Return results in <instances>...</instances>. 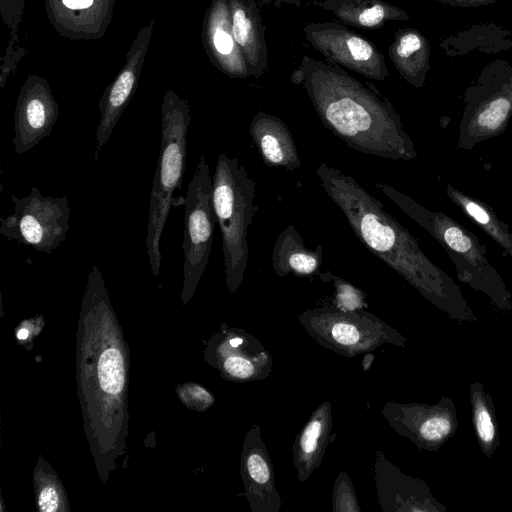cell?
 Returning <instances> with one entry per match:
<instances>
[{
    "label": "cell",
    "instance_id": "obj_30",
    "mask_svg": "<svg viewBox=\"0 0 512 512\" xmlns=\"http://www.w3.org/2000/svg\"><path fill=\"white\" fill-rule=\"evenodd\" d=\"M24 54V49L20 44L8 43L5 55L1 57L0 87L2 89L5 87L7 78L15 70Z\"/></svg>",
    "mask_w": 512,
    "mask_h": 512
},
{
    "label": "cell",
    "instance_id": "obj_7",
    "mask_svg": "<svg viewBox=\"0 0 512 512\" xmlns=\"http://www.w3.org/2000/svg\"><path fill=\"white\" fill-rule=\"evenodd\" d=\"M299 320L318 343L345 356L370 352L388 342L406 345L396 329L363 310L321 307L303 312Z\"/></svg>",
    "mask_w": 512,
    "mask_h": 512
},
{
    "label": "cell",
    "instance_id": "obj_10",
    "mask_svg": "<svg viewBox=\"0 0 512 512\" xmlns=\"http://www.w3.org/2000/svg\"><path fill=\"white\" fill-rule=\"evenodd\" d=\"M304 33L311 46L330 63L377 81L388 77L387 64L377 47L342 24L310 23L304 27Z\"/></svg>",
    "mask_w": 512,
    "mask_h": 512
},
{
    "label": "cell",
    "instance_id": "obj_22",
    "mask_svg": "<svg viewBox=\"0 0 512 512\" xmlns=\"http://www.w3.org/2000/svg\"><path fill=\"white\" fill-rule=\"evenodd\" d=\"M331 427V404L322 403L311 415L293 446L298 479L305 481L319 467Z\"/></svg>",
    "mask_w": 512,
    "mask_h": 512
},
{
    "label": "cell",
    "instance_id": "obj_6",
    "mask_svg": "<svg viewBox=\"0 0 512 512\" xmlns=\"http://www.w3.org/2000/svg\"><path fill=\"white\" fill-rule=\"evenodd\" d=\"M457 147L471 150L502 134L512 118V64L495 60L487 65L464 94Z\"/></svg>",
    "mask_w": 512,
    "mask_h": 512
},
{
    "label": "cell",
    "instance_id": "obj_1",
    "mask_svg": "<svg viewBox=\"0 0 512 512\" xmlns=\"http://www.w3.org/2000/svg\"><path fill=\"white\" fill-rule=\"evenodd\" d=\"M320 185L342 211L356 237L425 299L451 320L475 323L478 317L455 281L429 259L414 236L393 218L383 204L352 176L320 162Z\"/></svg>",
    "mask_w": 512,
    "mask_h": 512
},
{
    "label": "cell",
    "instance_id": "obj_3",
    "mask_svg": "<svg viewBox=\"0 0 512 512\" xmlns=\"http://www.w3.org/2000/svg\"><path fill=\"white\" fill-rule=\"evenodd\" d=\"M376 187L442 246L460 282L485 294L500 313L512 312V294L488 260L486 246L474 233L445 213L427 209L389 184L378 182Z\"/></svg>",
    "mask_w": 512,
    "mask_h": 512
},
{
    "label": "cell",
    "instance_id": "obj_34",
    "mask_svg": "<svg viewBox=\"0 0 512 512\" xmlns=\"http://www.w3.org/2000/svg\"><path fill=\"white\" fill-rule=\"evenodd\" d=\"M273 1H277V2H281V3H286V4H291V5H295V6H300L302 0H273Z\"/></svg>",
    "mask_w": 512,
    "mask_h": 512
},
{
    "label": "cell",
    "instance_id": "obj_27",
    "mask_svg": "<svg viewBox=\"0 0 512 512\" xmlns=\"http://www.w3.org/2000/svg\"><path fill=\"white\" fill-rule=\"evenodd\" d=\"M25 0H0V15L10 30L9 42L19 44V28L23 20Z\"/></svg>",
    "mask_w": 512,
    "mask_h": 512
},
{
    "label": "cell",
    "instance_id": "obj_17",
    "mask_svg": "<svg viewBox=\"0 0 512 512\" xmlns=\"http://www.w3.org/2000/svg\"><path fill=\"white\" fill-rule=\"evenodd\" d=\"M243 448L242 475L252 511L278 512L281 498L276 489L269 453L258 426L249 430Z\"/></svg>",
    "mask_w": 512,
    "mask_h": 512
},
{
    "label": "cell",
    "instance_id": "obj_14",
    "mask_svg": "<svg viewBox=\"0 0 512 512\" xmlns=\"http://www.w3.org/2000/svg\"><path fill=\"white\" fill-rule=\"evenodd\" d=\"M47 17L62 37L101 39L110 25L116 0H44Z\"/></svg>",
    "mask_w": 512,
    "mask_h": 512
},
{
    "label": "cell",
    "instance_id": "obj_9",
    "mask_svg": "<svg viewBox=\"0 0 512 512\" xmlns=\"http://www.w3.org/2000/svg\"><path fill=\"white\" fill-rule=\"evenodd\" d=\"M212 176L206 157L199 159L184 199V291H194L209 261L216 217Z\"/></svg>",
    "mask_w": 512,
    "mask_h": 512
},
{
    "label": "cell",
    "instance_id": "obj_11",
    "mask_svg": "<svg viewBox=\"0 0 512 512\" xmlns=\"http://www.w3.org/2000/svg\"><path fill=\"white\" fill-rule=\"evenodd\" d=\"M383 415L398 434L429 452L440 450L459 425L455 403L448 397L435 404L388 402Z\"/></svg>",
    "mask_w": 512,
    "mask_h": 512
},
{
    "label": "cell",
    "instance_id": "obj_31",
    "mask_svg": "<svg viewBox=\"0 0 512 512\" xmlns=\"http://www.w3.org/2000/svg\"><path fill=\"white\" fill-rule=\"evenodd\" d=\"M39 508L44 512H53L58 508V495L53 487H45L39 495Z\"/></svg>",
    "mask_w": 512,
    "mask_h": 512
},
{
    "label": "cell",
    "instance_id": "obj_8",
    "mask_svg": "<svg viewBox=\"0 0 512 512\" xmlns=\"http://www.w3.org/2000/svg\"><path fill=\"white\" fill-rule=\"evenodd\" d=\"M11 199L14 211L1 218V235L47 254L65 241L71 211L67 196H44L33 187L29 195Z\"/></svg>",
    "mask_w": 512,
    "mask_h": 512
},
{
    "label": "cell",
    "instance_id": "obj_26",
    "mask_svg": "<svg viewBox=\"0 0 512 512\" xmlns=\"http://www.w3.org/2000/svg\"><path fill=\"white\" fill-rule=\"evenodd\" d=\"M98 376L101 388L109 394L119 393L124 384V366L121 353L116 348L105 350L99 359Z\"/></svg>",
    "mask_w": 512,
    "mask_h": 512
},
{
    "label": "cell",
    "instance_id": "obj_20",
    "mask_svg": "<svg viewBox=\"0 0 512 512\" xmlns=\"http://www.w3.org/2000/svg\"><path fill=\"white\" fill-rule=\"evenodd\" d=\"M388 52L394 67L408 84L415 88L425 85L431 49L421 32L414 28L398 30Z\"/></svg>",
    "mask_w": 512,
    "mask_h": 512
},
{
    "label": "cell",
    "instance_id": "obj_18",
    "mask_svg": "<svg viewBox=\"0 0 512 512\" xmlns=\"http://www.w3.org/2000/svg\"><path fill=\"white\" fill-rule=\"evenodd\" d=\"M232 32L251 76L261 77L268 66V50L260 9L255 0H228Z\"/></svg>",
    "mask_w": 512,
    "mask_h": 512
},
{
    "label": "cell",
    "instance_id": "obj_29",
    "mask_svg": "<svg viewBox=\"0 0 512 512\" xmlns=\"http://www.w3.org/2000/svg\"><path fill=\"white\" fill-rule=\"evenodd\" d=\"M334 511H360L346 473L339 474L334 489Z\"/></svg>",
    "mask_w": 512,
    "mask_h": 512
},
{
    "label": "cell",
    "instance_id": "obj_35",
    "mask_svg": "<svg viewBox=\"0 0 512 512\" xmlns=\"http://www.w3.org/2000/svg\"><path fill=\"white\" fill-rule=\"evenodd\" d=\"M17 337L20 340H24L28 337V331L24 328L20 329L17 333Z\"/></svg>",
    "mask_w": 512,
    "mask_h": 512
},
{
    "label": "cell",
    "instance_id": "obj_12",
    "mask_svg": "<svg viewBox=\"0 0 512 512\" xmlns=\"http://www.w3.org/2000/svg\"><path fill=\"white\" fill-rule=\"evenodd\" d=\"M154 27L155 21L151 20L138 31L126 54L123 67L99 100L100 120L96 129L95 160H98L102 148L137 90Z\"/></svg>",
    "mask_w": 512,
    "mask_h": 512
},
{
    "label": "cell",
    "instance_id": "obj_23",
    "mask_svg": "<svg viewBox=\"0 0 512 512\" xmlns=\"http://www.w3.org/2000/svg\"><path fill=\"white\" fill-rule=\"evenodd\" d=\"M322 8L342 23L367 29H378L388 21L409 20L403 9L384 0H323Z\"/></svg>",
    "mask_w": 512,
    "mask_h": 512
},
{
    "label": "cell",
    "instance_id": "obj_15",
    "mask_svg": "<svg viewBox=\"0 0 512 512\" xmlns=\"http://www.w3.org/2000/svg\"><path fill=\"white\" fill-rule=\"evenodd\" d=\"M375 477L378 498L384 511H447L433 496L426 481L402 473L381 453L376 457Z\"/></svg>",
    "mask_w": 512,
    "mask_h": 512
},
{
    "label": "cell",
    "instance_id": "obj_19",
    "mask_svg": "<svg viewBox=\"0 0 512 512\" xmlns=\"http://www.w3.org/2000/svg\"><path fill=\"white\" fill-rule=\"evenodd\" d=\"M249 133L262 161L270 167L294 171L301 166L294 138L287 125L277 116L257 112Z\"/></svg>",
    "mask_w": 512,
    "mask_h": 512
},
{
    "label": "cell",
    "instance_id": "obj_13",
    "mask_svg": "<svg viewBox=\"0 0 512 512\" xmlns=\"http://www.w3.org/2000/svg\"><path fill=\"white\" fill-rule=\"evenodd\" d=\"M59 106L49 82L29 74L20 88L14 111V150L21 155L49 136L56 124Z\"/></svg>",
    "mask_w": 512,
    "mask_h": 512
},
{
    "label": "cell",
    "instance_id": "obj_5",
    "mask_svg": "<svg viewBox=\"0 0 512 512\" xmlns=\"http://www.w3.org/2000/svg\"><path fill=\"white\" fill-rule=\"evenodd\" d=\"M160 153L150 195L147 236L150 267L160 273V239L168 219L173 193L180 189L187 157V133L192 116L187 100L167 90L161 106Z\"/></svg>",
    "mask_w": 512,
    "mask_h": 512
},
{
    "label": "cell",
    "instance_id": "obj_21",
    "mask_svg": "<svg viewBox=\"0 0 512 512\" xmlns=\"http://www.w3.org/2000/svg\"><path fill=\"white\" fill-rule=\"evenodd\" d=\"M271 260L274 272L280 277L288 274L311 276L320 269L323 248L321 245L316 249L307 248L295 226L289 225L276 239Z\"/></svg>",
    "mask_w": 512,
    "mask_h": 512
},
{
    "label": "cell",
    "instance_id": "obj_2",
    "mask_svg": "<svg viewBox=\"0 0 512 512\" xmlns=\"http://www.w3.org/2000/svg\"><path fill=\"white\" fill-rule=\"evenodd\" d=\"M291 81L303 87L324 127L349 148L391 160L417 157L400 115L374 85L309 56L302 57Z\"/></svg>",
    "mask_w": 512,
    "mask_h": 512
},
{
    "label": "cell",
    "instance_id": "obj_28",
    "mask_svg": "<svg viewBox=\"0 0 512 512\" xmlns=\"http://www.w3.org/2000/svg\"><path fill=\"white\" fill-rule=\"evenodd\" d=\"M336 288L337 308L342 310H361L364 306L365 294L351 286L343 279L330 275Z\"/></svg>",
    "mask_w": 512,
    "mask_h": 512
},
{
    "label": "cell",
    "instance_id": "obj_33",
    "mask_svg": "<svg viewBox=\"0 0 512 512\" xmlns=\"http://www.w3.org/2000/svg\"><path fill=\"white\" fill-rule=\"evenodd\" d=\"M374 356L370 353H367L363 359V370H368L373 362Z\"/></svg>",
    "mask_w": 512,
    "mask_h": 512
},
{
    "label": "cell",
    "instance_id": "obj_16",
    "mask_svg": "<svg viewBox=\"0 0 512 512\" xmlns=\"http://www.w3.org/2000/svg\"><path fill=\"white\" fill-rule=\"evenodd\" d=\"M201 37L207 57L221 73L239 79L251 76L233 36L228 0H212L202 21Z\"/></svg>",
    "mask_w": 512,
    "mask_h": 512
},
{
    "label": "cell",
    "instance_id": "obj_4",
    "mask_svg": "<svg viewBox=\"0 0 512 512\" xmlns=\"http://www.w3.org/2000/svg\"><path fill=\"white\" fill-rule=\"evenodd\" d=\"M212 183V203L222 236L226 283L233 293L242 284L247 267V231L258 210L255 182L236 157L220 153Z\"/></svg>",
    "mask_w": 512,
    "mask_h": 512
},
{
    "label": "cell",
    "instance_id": "obj_24",
    "mask_svg": "<svg viewBox=\"0 0 512 512\" xmlns=\"http://www.w3.org/2000/svg\"><path fill=\"white\" fill-rule=\"evenodd\" d=\"M448 198L488 236H490L512 258V233L509 226L500 220L493 208L481 199L463 191L446 186Z\"/></svg>",
    "mask_w": 512,
    "mask_h": 512
},
{
    "label": "cell",
    "instance_id": "obj_32",
    "mask_svg": "<svg viewBox=\"0 0 512 512\" xmlns=\"http://www.w3.org/2000/svg\"><path fill=\"white\" fill-rule=\"evenodd\" d=\"M453 7L475 8L495 3L499 0H435Z\"/></svg>",
    "mask_w": 512,
    "mask_h": 512
},
{
    "label": "cell",
    "instance_id": "obj_25",
    "mask_svg": "<svg viewBox=\"0 0 512 512\" xmlns=\"http://www.w3.org/2000/svg\"><path fill=\"white\" fill-rule=\"evenodd\" d=\"M472 425L481 452L491 458L500 446L499 426L493 398L479 381L469 387Z\"/></svg>",
    "mask_w": 512,
    "mask_h": 512
}]
</instances>
